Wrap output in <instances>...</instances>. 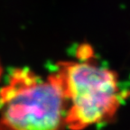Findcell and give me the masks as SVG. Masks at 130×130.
Returning <instances> with one entry per match:
<instances>
[{
    "label": "cell",
    "mask_w": 130,
    "mask_h": 130,
    "mask_svg": "<svg viewBox=\"0 0 130 130\" xmlns=\"http://www.w3.org/2000/svg\"><path fill=\"white\" fill-rule=\"evenodd\" d=\"M2 73H3V69H2V65H1V62H0V79H1Z\"/></svg>",
    "instance_id": "3957f363"
},
{
    "label": "cell",
    "mask_w": 130,
    "mask_h": 130,
    "mask_svg": "<svg viewBox=\"0 0 130 130\" xmlns=\"http://www.w3.org/2000/svg\"><path fill=\"white\" fill-rule=\"evenodd\" d=\"M68 103L53 75L43 79L25 69L0 89V130H60Z\"/></svg>",
    "instance_id": "7a4b0ae2"
},
{
    "label": "cell",
    "mask_w": 130,
    "mask_h": 130,
    "mask_svg": "<svg viewBox=\"0 0 130 130\" xmlns=\"http://www.w3.org/2000/svg\"><path fill=\"white\" fill-rule=\"evenodd\" d=\"M52 75L67 100L65 125L71 130H82L108 121L123 101L124 94L116 71L87 57L62 62Z\"/></svg>",
    "instance_id": "6da1fadb"
}]
</instances>
